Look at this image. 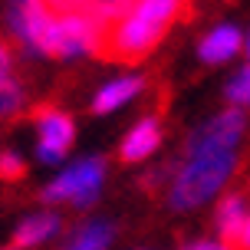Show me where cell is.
Here are the masks:
<instances>
[{
    "label": "cell",
    "mask_w": 250,
    "mask_h": 250,
    "mask_svg": "<svg viewBox=\"0 0 250 250\" xmlns=\"http://www.w3.org/2000/svg\"><path fill=\"white\" fill-rule=\"evenodd\" d=\"M37 125H40V145H37V155L40 162L46 165H60L62 155L69 151L73 145V119L60 109H40L37 112Z\"/></svg>",
    "instance_id": "6"
},
{
    "label": "cell",
    "mask_w": 250,
    "mask_h": 250,
    "mask_svg": "<svg viewBox=\"0 0 250 250\" xmlns=\"http://www.w3.org/2000/svg\"><path fill=\"white\" fill-rule=\"evenodd\" d=\"M247 128V115L244 109H227V112L214 115L211 122H204L188 138L185 162L178 168L168 201L175 211H191L204 201H211L237 165V145Z\"/></svg>",
    "instance_id": "1"
},
{
    "label": "cell",
    "mask_w": 250,
    "mask_h": 250,
    "mask_svg": "<svg viewBox=\"0 0 250 250\" xmlns=\"http://www.w3.org/2000/svg\"><path fill=\"white\" fill-rule=\"evenodd\" d=\"M112 234H115V227L109 224V221H89L86 227L76 230V237L62 250H109Z\"/></svg>",
    "instance_id": "13"
},
{
    "label": "cell",
    "mask_w": 250,
    "mask_h": 250,
    "mask_svg": "<svg viewBox=\"0 0 250 250\" xmlns=\"http://www.w3.org/2000/svg\"><path fill=\"white\" fill-rule=\"evenodd\" d=\"M26 175V165L20 162V155L13 151H3L0 155V181H17V178Z\"/></svg>",
    "instance_id": "16"
},
{
    "label": "cell",
    "mask_w": 250,
    "mask_h": 250,
    "mask_svg": "<svg viewBox=\"0 0 250 250\" xmlns=\"http://www.w3.org/2000/svg\"><path fill=\"white\" fill-rule=\"evenodd\" d=\"M244 46H247V56H250V37H247V43H244Z\"/></svg>",
    "instance_id": "21"
},
{
    "label": "cell",
    "mask_w": 250,
    "mask_h": 250,
    "mask_svg": "<svg viewBox=\"0 0 250 250\" xmlns=\"http://www.w3.org/2000/svg\"><path fill=\"white\" fill-rule=\"evenodd\" d=\"M230 250H250V214H247V221H244V227H240L237 240L230 244Z\"/></svg>",
    "instance_id": "19"
},
{
    "label": "cell",
    "mask_w": 250,
    "mask_h": 250,
    "mask_svg": "<svg viewBox=\"0 0 250 250\" xmlns=\"http://www.w3.org/2000/svg\"><path fill=\"white\" fill-rule=\"evenodd\" d=\"M162 37H165V26L148 23L145 17H138V13L132 10L125 20H119V23L105 33L99 56L135 62V60H142V56H148V53L162 43Z\"/></svg>",
    "instance_id": "2"
},
{
    "label": "cell",
    "mask_w": 250,
    "mask_h": 250,
    "mask_svg": "<svg viewBox=\"0 0 250 250\" xmlns=\"http://www.w3.org/2000/svg\"><path fill=\"white\" fill-rule=\"evenodd\" d=\"M142 86H145L142 76H122V79H115V83H109V86H102L99 96L92 99V112H96V115L112 112V109L122 105V102H128L132 96H138V89H142Z\"/></svg>",
    "instance_id": "9"
},
{
    "label": "cell",
    "mask_w": 250,
    "mask_h": 250,
    "mask_svg": "<svg viewBox=\"0 0 250 250\" xmlns=\"http://www.w3.org/2000/svg\"><path fill=\"white\" fill-rule=\"evenodd\" d=\"M185 250H230L227 244H214V240H198V244H188Z\"/></svg>",
    "instance_id": "20"
},
{
    "label": "cell",
    "mask_w": 250,
    "mask_h": 250,
    "mask_svg": "<svg viewBox=\"0 0 250 250\" xmlns=\"http://www.w3.org/2000/svg\"><path fill=\"white\" fill-rule=\"evenodd\" d=\"M158 145H162V122H158V119H142V122L122 138V145H119V158H122L125 165L145 162Z\"/></svg>",
    "instance_id": "7"
},
{
    "label": "cell",
    "mask_w": 250,
    "mask_h": 250,
    "mask_svg": "<svg viewBox=\"0 0 250 250\" xmlns=\"http://www.w3.org/2000/svg\"><path fill=\"white\" fill-rule=\"evenodd\" d=\"M138 0H89L86 3V17L92 20V23L99 26V30H112L119 20H125L128 13H132V7H135Z\"/></svg>",
    "instance_id": "12"
},
{
    "label": "cell",
    "mask_w": 250,
    "mask_h": 250,
    "mask_svg": "<svg viewBox=\"0 0 250 250\" xmlns=\"http://www.w3.org/2000/svg\"><path fill=\"white\" fill-rule=\"evenodd\" d=\"M7 250H17V247H7Z\"/></svg>",
    "instance_id": "22"
},
{
    "label": "cell",
    "mask_w": 250,
    "mask_h": 250,
    "mask_svg": "<svg viewBox=\"0 0 250 250\" xmlns=\"http://www.w3.org/2000/svg\"><path fill=\"white\" fill-rule=\"evenodd\" d=\"M56 17H66V13H83L89 0H43Z\"/></svg>",
    "instance_id": "17"
},
{
    "label": "cell",
    "mask_w": 250,
    "mask_h": 250,
    "mask_svg": "<svg viewBox=\"0 0 250 250\" xmlns=\"http://www.w3.org/2000/svg\"><path fill=\"white\" fill-rule=\"evenodd\" d=\"M53 23H56V13L43 0H13L10 3V30L30 53H46Z\"/></svg>",
    "instance_id": "5"
},
{
    "label": "cell",
    "mask_w": 250,
    "mask_h": 250,
    "mask_svg": "<svg viewBox=\"0 0 250 250\" xmlns=\"http://www.w3.org/2000/svg\"><path fill=\"white\" fill-rule=\"evenodd\" d=\"M102 178H105V162L102 158H83L76 162L73 168H66L53 185L43 188V201H73L79 208H89L92 201L99 198Z\"/></svg>",
    "instance_id": "3"
},
{
    "label": "cell",
    "mask_w": 250,
    "mask_h": 250,
    "mask_svg": "<svg viewBox=\"0 0 250 250\" xmlns=\"http://www.w3.org/2000/svg\"><path fill=\"white\" fill-rule=\"evenodd\" d=\"M20 105H23V89L17 86L13 79L0 83V115H13Z\"/></svg>",
    "instance_id": "15"
},
{
    "label": "cell",
    "mask_w": 250,
    "mask_h": 250,
    "mask_svg": "<svg viewBox=\"0 0 250 250\" xmlns=\"http://www.w3.org/2000/svg\"><path fill=\"white\" fill-rule=\"evenodd\" d=\"M247 201H244V194H227L224 201H221V208H217V230H221V237H224V244L230 247L234 240H237L240 227H244V221H247Z\"/></svg>",
    "instance_id": "10"
},
{
    "label": "cell",
    "mask_w": 250,
    "mask_h": 250,
    "mask_svg": "<svg viewBox=\"0 0 250 250\" xmlns=\"http://www.w3.org/2000/svg\"><path fill=\"white\" fill-rule=\"evenodd\" d=\"M240 46H244L240 30H237V26H230V23H221V26H214L211 33L201 40L198 56L208 62V66H221V62L234 60V56L240 53Z\"/></svg>",
    "instance_id": "8"
},
{
    "label": "cell",
    "mask_w": 250,
    "mask_h": 250,
    "mask_svg": "<svg viewBox=\"0 0 250 250\" xmlns=\"http://www.w3.org/2000/svg\"><path fill=\"white\" fill-rule=\"evenodd\" d=\"M10 66H13V56H10V50L0 43V83L10 79Z\"/></svg>",
    "instance_id": "18"
},
{
    "label": "cell",
    "mask_w": 250,
    "mask_h": 250,
    "mask_svg": "<svg viewBox=\"0 0 250 250\" xmlns=\"http://www.w3.org/2000/svg\"><path fill=\"white\" fill-rule=\"evenodd\" d=\"M60 230V217L56 214H33V217H26L23 224L17 227V234H13V247L23 250V247H33L40 240L53 237Z\"/></svg>",
    "instance_id": "11"
},
{
    "label": "cell",
    "mask_w": 250,
    "mask_h": 250,
    "mask_svg": "<svg viewBox=\"0 0 250 250\" xmlns=\"http://www.w3.org/2000/svg\"><path fill=\"white\" fill-rule=\"evenodd\" d=\"M227 102L237 105V109L250 105V66H244V69L227 83Z\"/></svg>",
    "instance_id": "14"
},
{
    "label": "cell",
    "mask_w": 250,
    "mask_h": 250,
    "mask_svg": "<svg viewBox=\"0 0 250 250\" xmlns=\"http://www.w3.org/2000/svg\"><path fill=\"white\" fill-rule=\"evenodd\" d=\"M102 40H105V30H99L86 13H66V17H56V23L50 30L46 56L73 60V56H83V53H99Z\"/></svg>",
    "instance_id": "4"
}]
</instances>
